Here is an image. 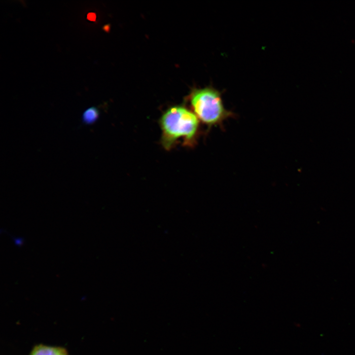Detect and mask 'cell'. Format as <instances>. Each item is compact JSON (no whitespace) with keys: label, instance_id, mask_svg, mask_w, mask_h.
Masks as SVG:
<instances>
[{"label":"cell","instance_id":"cell-1","mask_svg":"<svg viewBox=\"0 0 355 355\" xmlns=\"http://www.w3.org/2000/svg\"><path fill=\"white\" fill-rule=\"evenodd\" d=\"M162 144L169 150L179 138L185 144L193 145L199 134V120L194 113L182 106L167 110L160 119Z\"/></svg>","mask_w":355,"mask_h":355},{"label":"cell","instance_id":"cell-2","mask_svg":"<svg viewBox=\"0 0 355 355\" xmlns=\"http://www.w3.org/2000/svg\"><path fill=\"white\" fill-rule=\"evenodd\" d=\"M190 102L194 114L208 129L213 126L222 128L224 121L235 115L224 107L222 93L212 87L194 90Z\"/></svg>","mask_w":355,"mask_h":355},{"label":"cell","instance_id":"cell-3","mask_svg":"<svg viewBox=\"0 0 355 355\" xmlns=\"http://www.w3.org/2000/svg\"><path fill=\"white\" fill-rule=\"evenodd\" d=\"M29 355H69L62 347L39 344L35 346Z\"/></svg>","mask_w":355,"mask_h":355},{"label":"cell","instance_id":"cell-4","mask_svg":"<svg viewBox=\"0 0 355 355\" xmlns=\"http://www.w3.org/2000/svg\"><path fill=\"white\" fill-rule=\"evenodd\" d=\"M99 117V111L94 106L90 107L84 111L82 115L83 122L91 124L96 121Z\"/></svg>","mask_w":355,"mask_h":355},{"label":"cell","instance_id":"cell-5","mask_svg":"<svg viewBox=\"0 0 355 355\" xmlns=\"http://www.w3.org/2000/svg\"><path fill=\"white\" fill-rule=\"evenodd\" d=\"M87 19L90 21H95L96 19L95 14L94 13H89L87 15Z\"/></svg>","mask_w":355,"mask_h":355}]
</instances>
